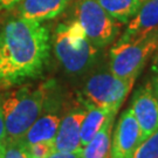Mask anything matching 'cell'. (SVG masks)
<instances>
[{"label": "cell", "mask_w": 158, "mask_h": 158, "mask_svg": "<svg viewBox=\"0 0 158 158\" xmlns=\"http://www.w3.org/2000/svg\"><path fill=\"white\" fill-rule=\"evenodd\" d=\"M51 34L40 21L12 18L0 29V89L40 77L49 61Z\"/></svg>", "instance_id": "6da1fadb"}, {"label": "cell", "mask_w": 158, "mask_h": 158, "mask_svg": "<svg viewBox=\"0 0 158 158\" xmlns=\"http://www.w3.org/2000/svg\"><path fill=\"white\" fill-rule=\"evenodd\" d=\"M52 82L47 81L36 87L23 85L2 98L0 102L5 117L7 138H21L42 114Z\"/></svg>", "instance_id": "7a4b0ae2"}, {"label": "cell", "mask_w": 158, "mask_h": 158, "mask_svg": "<svg viewBox=\"0 0 158 158\" xmlns=\"http://www.w3.org/2000/svg\"><path fill=\"white\" fill-rule=\"evenodd\" d=\"M53 48L59 62L69 74L83 73L95 62L98 53L76 20L57 26Z\"/></svg>", "instance_id": "3957f363"}, {"label": "cell", "mask_w": 158, "mask_h": 158, "mask_svg": "<svg viewBox=\"0 0 158 158\" xmlns=\"http://www.w3.org/2000/svg\"><path fill=\"white\" fill-rule=\"evenodd\" d=\"M158 47V29L124 42H116L109 53V70L117 77L136 81Z\"/></svg>", "instance_id": "277c9868"}, {"label": "cell", "mask_w": 158, "mask_h": 158, "mask_svg": "<svg viewBox=\"0 0 158 158\" xmlns=\"http://www.w3.org/2000/svg\"><path fill=\"white\" fill-rule=\"evenodd\" d=\"M134 83L135 81L117 77L110 70L94 74L80 93V102L85 109L107 108L117 113Z\"/></svg>", "instance_id": "5b68a950"}, {"label": "cell", "mask_w": 158, "mask_h": 158, "mask_svg": "<svg viewBox=\"0 0 158 158\" xmlns=\"http://www.w3.org/2000/svg\"><path fill=\"white\" fill-rule=\"evenodd\" d=\"M75 20L97 48L111 44L122 26L96 0H80L75 7Z\"/></svg>", "instance_id": "8992f818"}, {"label": "cell", "mask_w": 158, "mask_h": 158, "mask_svg": "<svg viewBox=\"0 0 158 158\" xmlns=\"http://www.w3.org/2000/svg\"><path fill=\"white\" fill-rule=\"evenodd\" d=\"M142 143L139 125L129 108L121 114L117 121L111 141L110 158H134Z\"/></svg>", "instance_id": "52a82bcc"}, {"label": "cell", "mask_w": 158, "mask_h": 158, "mask_svg": "<svg viewBox=\"0 0 158 158\" xmlns=\"http://www.w3.org/2000/svg\"><path fill=\"white\" fill-rule=\"evenodd\" d=\"M130 109L139 125L142 142H144L158 129V98L150 83L136 90Z\"/></svg>", "instance_id": "ba28073f"}, {"label": "cell", "mask_w": 158, "mask_h": 158, "mask_svg": "<svg viewBox=\"0 0 158 158\" xmlns=\"http://www.w3.org/2000/svg\"><path fill=\"white\" fill-rule=\"evenodd\" d=\"M85 114V108H79L64 115L54 139V151H79L83 149L81 145V125Z\"/></svg>", "instance_id": "9c48e42d"}, {"label": "cell", "mask_w": 158, "mask_h": 158, "mask_svg": "<svg viewBox=\"0 0 158 158\" xmlns=\"http://www.w3.org/2000/svg\"><path fill=\"white\" fill-rule=\"evenodd\" d=\"M158 29V0H145L116 42H124Z\"/></svg>", "instance_id": "30bf717a"}, {"label": "cell", "mask_w": 158, "mask_h": 158, "mask_svg": "<svg viewBox=\"0 0 158 158\" xmlns=\"http://www.w3.org/2000/svg\"><path fill=\"white\" fill-rule=\"evenodd\" d=\"M70 0H20L17 5L18 17L34 21H46L57 17Z\"/></svg>", "instance_id": "8fae6325"}, {"label": "cell", "mask_w": 158, "mask_h": 158, "mask_svg": "<svg viewBox=\"0 0 158 158\" xmlns=\"http://www.w3.org/2000/svg\"><path fill=\"white\" fill-rule=\"evenodd\" d=\"M60 122L61 118L56 114L40 115L20 139L25 145L34 143H54Z\"/></svg>", "instance_id": "7c38bea8"}, {"label": "cell", "mask_w": 158, "mask_h": 158, "mask_svg": "<svg viewBox=\"0 0 158 158\" xmlns=\"http://www.w3.org/2000/svg\"><path fill=\"white\" fill-rule=\"evenodd\" d=\"M117 113H110L101 129L82 149V158H109L111 148V132Z\"/></svg>", "instance_id": "4fadbf2b"}, {"label": "cell", "mask_w": 158, "mask_h": 158, "mask_svg": "<svg viewBox=\"0 0 158 158\" xmlns=\"http://www.w3.org/2000/svg\"><path fill=\"white\" fill-rule=\"evenodd\" d=\"M102 8L118 23H128L135 17L142 2L139 0H96Z\"/></svg>", "instance_id": "5bb4252c"}, {"label": "cell", "mask_w": 158, "mask_h": 158, "mask_svg": "<svg viewBox=\"0 0 158 158\" xmlns=\"http://www.w3.org/2000/svg\"><path fill=\"white\" fill-rule=\"evenodd\" d=\"M110 113H116L107 108H89L81 125V145H87L95 134L101 129Z\"/></svg>", "instance_id": "9a60e30c"}, {"label": "cell", "mask_w": 158, "mask_h": 158, "mask_svg": "<svg viewBox=\"0 0 158 158\" xmlns=\"http://www.w3.org/2000/svg\"><path fill=\"white\" fill-rule=\"evenodd\" d=\"M134 158H158V129L139 145Z\"/></svg>", "instance_id": "2e32d148"}, {"label": "cell", "mask_w": 158, "mask_h": 158, "mask_svg": "<svg viewBox=\"0 0 158 158\" xmlns=\"http://www.w3.org/2000/svg\"><path fill=\"white\" fill-rule=\"evenodd\" d=\"M4 158H28L26 152V147L20 138L10 139L5 142V155Z\"/></svg>", "instance_id": "e0dca14e"}, {"label": "cell", "mask_w": 158, "mask_h": 158, "mask_svg": "<svg viewBox=\"0 0 158 158\" xmlns=\"http://www.w3.org/2000/svg\"><path fill=\"white\" fill-rule=\"evenodd\" d=\"M25 147L28 158H48L54 152V143H34Z\"/></svg>", "instance_id": "ac0fdd59"}, {"label": "cell", "mask_w": 158, "mask_h": 158, "mask_svg": "<svg viewBox=\"0 0 158 158\" xmlns=\"http://www.w3.org/2000/svg\"><path fill=\"white\" fill-rule=\"evenodd\" d=\"M48 158H82V150H79V151H54Z\"/></svg>", "instance_id": "d6986e66"}, {"label": "cell", "mask_w": 158, "mask_h": 158, "mask_svg": "<svg viewBox=\"0 0 158 158\" xmlns=\"http://www.w3.org/2000/svg\"><path fill=\"white\" fill-rule=\"evenodd\" d=\"M7 139V131H6L5 125V117H4V113L1 109V104H0V144L5 143Z\"/></svg>", "instance_id": "ffe728a7"}, {"label": "cell", "mask_w": 158, "mask_h": 158, "mask_svg": "<svg viewBox=\"0 0 158 158\" xmlns=\"http://www.w3.org/2000/svg\"><path fill=\"white\" fill-rule=\"evenodd\" d=\"M20 0H0V11L2 10H11L17 5Z\"/></svg>", "instance_id": "44dd1931"}, {"label": "cell", "mask_w": 158, "mask_h": 158, "mask_svg": "<svg viewBox=\"0 0 158 158\" xmlns=\"http://www.w3.org/2000/svg\"><path fill=\"white\" fill-rule=\"evenodd\" d=\"M151 70L155 74H158V47L155 51L152 56V63H151Z\"/></svg>", "instance_id": "7402d4cb"}, {"label": "cell", "mask_w": 158, "mask_h": 158, "mask_svg": "<svg viewBox=\"0 0 158 158\" xmlns=\"http://www.w3.org/2000/svg\"><path fill=\"white\" fill-rule=\"evenodd\" d=\"M150 87L152 89V93L155 94V96L158 98V74H156V76H153L151 82H150Z\"/></svg>", "instance_id": "603a6c76"}, {"label": "cell", "mask_w": 158, "mask_h": 158, "mask_svg": "<svg viewBox=\"0 0 158 158\" xmlns=\"http://www.w3.org/2000/svg\"><path fill=\"white\" fill-rule=\"evenodd\" d=\"M5 155V143H1L0 144V158H4Z\"/></svg>", "instance_id": "cb8c5ba5"}, {"label": "cell", "mask_w": 158, "mask_h": 158, "mask_svg": "<svg viewBox=\"0 0 158 158\" xmlns=\"http://www.w3.org/2000/svg\"><path fill=\"white\" fill-rule=\"evenodd\" d=\"M139 1H141L142 4H143V2H144V1H145V0H139Z\"/></svg>", "instance_id": "d4e9b609"}]
</instances>
